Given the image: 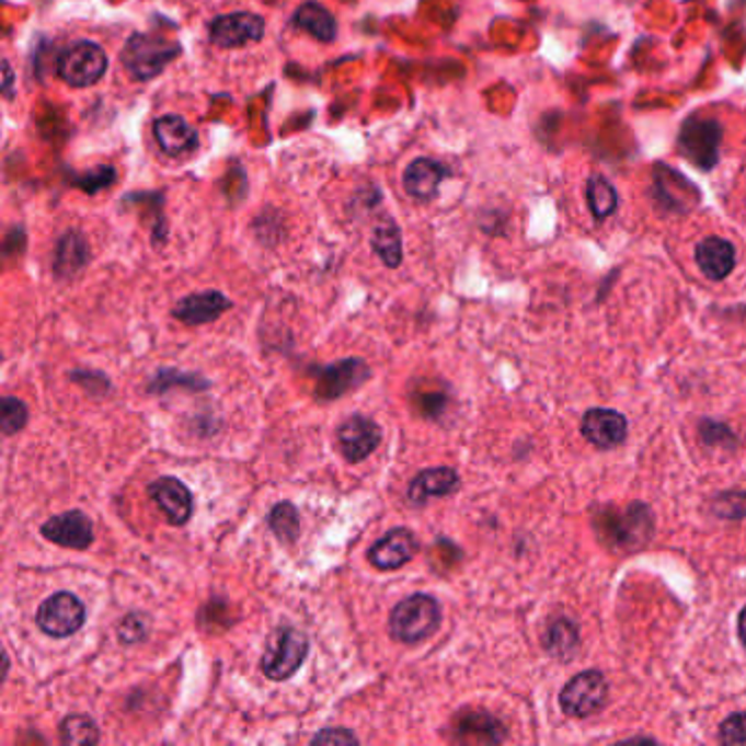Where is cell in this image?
<instances>
[{
	"label": "cell",
	"instance_id": "1",
	"mask_svg": "<svg viewBox=\"0 0 746 746\" xmlns=\"http://www.w3.org/2000/svg\"><path fill=\"white\" fill-rule=\"evenodd\" d=\"M440 620L438 600L427 594H414L392 609L390 635L401 644H418L438 631Z\"/></svg>",
	"mask_w": 746,
	"mask_h": 746
},
{
	"label": "cell",
	"instance_id": "2",
	"mask_svg": "<svg viewBox=\"0 0 746 746\" xmlns=\"http://www.w3.org/2000/svg\"><path fill=\"white\" fill-rule=\"evenodd\" d=\"M177 53L180 44L173 39L151 33H134L120 50V61L134 79L147 81L158 77L177 57Z\"/></svg>",
	"mask_w": 746,
	"mask_h": 746
},
{
	"label": "cell",
	"instance_id": "3",
	"mask_svg": "<svg viewBox=\"0 0 746 746\" xmlns=\"http://www.w3.org/2000/svg\"><path fill=\"white\" fill-rule=\"evenodd\" d=\"M313 397L322 403L337 401L348 392L361 388L370 379V366L359 357H346L335 364L313 366Z\"/></svg>",
	"mask_w": 746,
	"mask_h": 746
},
{
	"label": "cell",
	"instance_id": "4",
	"mask_svg": "<svg viewBox=\"0 0 746 746\" xmlns=\"http://www.w3.org/2000/svg\"><path fill=\"white\" fill-rule=\"evenodd\" d=\"M307 655H309L307 638L291 627H280L272 642L267 644V651L263 653L261 670L269 681H287L298 673Z\"/></svg>",
	"mask_w": 746,
	"mask_h": 746
},
{
	"label": "cell",
	"instance_id": "5",
	"mask_svg": "<svg viewBox=\"0 0 746 746\" xmlns=\"http://www.w3.org/2000/svg\"><path fill=\"white\" fill-rule=\"evenodd\" d=\"M107 70V55L94 42H74L57 57V74L72 88L96 83Z\"/></svg>",
	"mask_w": 746,
	"mask_h": 746
},
{
	"label": "cell",
	"instance_id": "6",
	"mask_svg": "<svg viewBox=\"0 0 746 746\" xmlns=\"http://www.w3.org/2000/svg\"><path fill=\"white\" fill-rule=\"evenodd\" d=\"M598 526L602 528V541H607L611 548L616 550H635L640 548L651 530H653V521H651V513L646 506H631L622 513H613L607 510L602 519H598Z\"/></svg>",
	"mask_w": 746,
	"mask_h": 746
},
{
	"label": "cell",
	"instance_id": "7",
	"mask_svg": "<svg viewBox=\"0 0 746 746\" xmlns=\"http://www.w3.org/2000/svg\"><path fill=\"white\" fill-rule=\"evenodd\" d=\"M35 622L44 635L64 640L74 635L83 627L85 607L74 594L57 592L39 605Z\"/></svg>",
	"mask_w": 746,
	"mask_h": 746
},
{
	"label": "cell",
	"instance_id": "8",
	"mask_svg": "<svg viewBox=\"0 0 746 746\" xmlns=\"http://www.w3.org/2000/svg\"><path fill=\"white\" fill-rule=\"evenodd\" d=\"M607 679L598 670L576 675L561 692V708L574 719H587L596 714L607 701Z\"/></svg>",
	"mask_w": 746,
	"mask_h": 746
},
{
	"label": "cell",
	"instance_id": "9",
	"mask_svg": "<svg viewBox=\"0 0 746 746\" xmlns=\"http://www.w3.org/2000/svg\"><path fill=\"white\" fill-rule=\"evenodd\" d=\"M421 550L416 535L408 528H394L386 532L370 550L368 563L381 572H394L408 565Z\"/></svg>",
	"mask_w": 746,
	"mask_h": 746
},
{
	"label": "cell",
	"instance_id": "10",
	"mask_svg": "<svg viewBox=\"0 0 746 746\" xmlns=\"http://www.w3.org/2000/svg\"><path fill=\"white\" fill-rule=\"evenodd\" d=\"M723 129L714 120H688L681 129L679 145L681 151L701 169H710L719 160Z\"/></svg>",
	"mask_w": 746,
	"mask_h": 746
},
{
	"label": "cell",
	"instance_id": "11",
	"mask_svg": "<svg viewBox=\"0 0 746 746\" xmlns=\"http://www.w3.org/2000/svg\"><path fill=\"white\" fill-rule=\"evenodd\" d=\"M381 427L364 414H353L337 429V443L351 464L364 462L381 445Z\"/></svg>",
	"mask_w": 746,
	"mask_h": 746
},
{
	"label": "cell",
	"instance_id": "12",
	"mask_svg": "<svg viewBox=\"0 0 746 746\" xmlns=\"http://www.w3.org/2000/svg\"><path fill=\"white\" fill-rule=\"evenodd\" d=\"M42 537L59 548L88 550L94 541L92 519L81 510H68L50 517L42 526Z\"/></svg>",
	"mask_w": 746,
	"mask_h": 746
},
{
	"label": "cell",
	"instance_id": "13",
	"mask_svg": "<svg viewBox=\"0 0 746 746\" xmlns=\"http://www.w3.org/2000/svg\"><path fill=\"white\" fill-rule=\"evenodd\" d=\"M451 741L458 745H500L506 730L493 714L484 710H464L451 723Z\"/></svg>",
	"mask_w": 746,
	"mask_h": 746
},
{
	"label": "cell",
	"instance_id": "14",
	"mask_svg": "<svg viewBox=\"0 0 746 746\" xmlns=\"http://www.w3.org/2000/svg\"><path fill=\"white\" fill-rule=\"evenodd\" d=\"M265 35V22L256 13H228L210 22V39L223 48H237L259 42Z\"/></svg>",
	"mask_w": 746,
	"mask_h": 746
},
{
	"label": "cell",
	"instance_id": "15",
	"mask_svg": "<svg viewBox=\"0 0 746 746\" xmlns=\"http://www.w3.org/2000/svg\"><path fill=\"white\" fill-rule=\"evenodd\" d=\"M147 493L171 526H184L193 517V493L180 480L160 478L149 484Z\"/></svg>",
	"mask_w": 746,
	"mask_h": 746
},
{
	"label": "cell",
	"instance_id": "16",
	"mask_svg": "<svg viewBox=\"0 0 746 746\" xmlns=\"http://www.w3.org/2000/svg\"><path fill=\"white\" fill-rule=\"evenodd\" d=\"M232 307V302L228 300V296H223L217 289H206L199 294H191L186 298H182L175 307H173V318L188 324V326H202V324H210L215 320H219L228 309Z\"/></svg>",
	"mask_w": 746,
	"mask_h": 746
},
{
	"label": "cell",
	"instance_id": "17",
	"mask_svg": "<svg viewBox=\"0 0 746 746\" xmlns=\"http://www.w3.org/2000/svg\"><path fill=\"white\" fill-rule=\"evenodd\" d=\"M583 434L592 445L613 449L627 438V418L616 410H592L583 418Z\"/></svg>",
	"mask_w": 746,
	"mask_h": 746
},
{
	"label": "cell",
	"instance_id": "18",
	"mask_svg": "<svg viewBox=\"0 0 746 746\" xmlns=\"http://www.w3.org/2000/svg\"><path fill=\"white\" fill-rule=\"evenodd\" d=\"M460 484V478L456 469L451 467H436L421 471L408 489V500L414 506H425L432 497H447L451 495Z\"/></svg>",
	"mask_w": 746,
	"mask_h": 746
},
{
	"label": "cell",
	"instance_id": "19",
	"mask_svg": "<svg viewBox=\"0 0 746 746\" xmlns=\"http://www.w3.org/2000/svg\"><path fill=\"white\" fill-rule=\"evenodd\" d=\"M697 263L708 278L723 280L736 267V250L727 239L708 237L697 245Z\"/></svg>",
	"mask_w": 746,
	"mask_h": 746
},
{
	"label": "cell",
	"instance_id": "20",
	"mask_svg": "<svg viewBox=\"0 0 746 746\" xmlns=\"http://www.w3.org/2000/svg\"><path fill=\"white\" fill-rule=\"evenodd\" d=\"M153 136L167 156H184L197 145V131L182 116L167 114L156 120Z\"/></svg>",
	"mask_w": 746,
	"mask_h": 746
},
{
	"label": "cell",
	"instance_id": "21",
	"mask_svg": "<svg viewBox=\"0 0 746 746\" xmlns=\"http://www.w3.org/2000/svg\"><path fill=\"white\" fill-rule=\"evenodd\" d=\"M445 175L447 171L443 164H438L432 158H418L405 169L403 186L408 195H412L414 199L427 202L438 193V186L445 180Z\"/></svg>",
	"mask_w": 746,
	"mask_h": 746
},
{
	"label": "cell",
	"instance_id": "22",
	"mask_svg": "<svg viewBox=\"0 0 746 746\" xmlns=\"http://www.w3.org/2000/svg\"><path fill=\"white\" fill-rule=\"evenodd\" d=\"M88 259H90V252H88L85 239L79 232L70 230L57 241L53 272L57 278H72L77 272L85 267Z\"/></svg>",
	"mask_w": 746,
	"mask_h": 746
},
{
	"label": "cell",
	"instance_id": "23",
	"mask_svg": "<svg viewBox=\"0 0 746 746\" xmlns=\"http://www.w3.org/2000/svg\"><path fill=\"white\" fill-rule=\"evenodd\" d=\"M296 26L311 33L320 42H333L337 35V22L329 9L318 2H302L294 15Z\"/></svg>",
	"mask_w": 746,
	"mask_h": 746
},
{
	"label": "cell",
	"instance_id": "24",
	"mask_svg": "<svg viewBox=\"0 0 746 746\" xmlns=\"http://www.w3.org/2000/svg\"><path fill=\"white\" fill-rule=\"evenodd\" d=\"M410 403L414 405V410L418 412V416L423 418H438L445 414L447 405H449V394L443 392L434 381L427 379H418L410 386Z\"/></svg>",
	"mask_w": 746,
	"mask_h": 746
},
{
	"label": "cell",
	"instance_id": "25",
	"mask_svg": "<svg viewBox=\"0 0 746 746\" xmlns=\"http://www.w3.org/2000/svg\"><path fill=\"white\" fill-rule=\"evenodd\" d=\"M173 388H186V390H193V392H204V390L210 388V381L204 379L202 375H195V372H180V370H173V368H162L147 383V392H151V394H167Z\"/></svg>",
	"mask_w": 746,
	"mask_h": 746
},
{
	"label": "cell",
	"instance_id": "26",
	"mask_svg": "<svg viewBox=\"0 0 746 746\" xmlns=\"http://www.w3.org/2000/svg\"><path fill=\"white\" fill-rule=\"evenodd\" d=\"M59 741H61V745L66 746H94L99 745L101 734H99L96 723L90 716H85V714H70L59 725Z\"/></svg>",
	"mask_w": 746,
	"mask_h": 746
},
{
	"label": "cell",
	"instance_id": "27",
	"mask_svg": "<svg viewBox=\"0 0 746 746\" xmlns=\"http://www.w3.org/2000/svg\"><path fill=\"white\" fill-rule=\"evenodd\" d=\"M372 250L388 267H399L403 261V245L399 228L392 221H386L372 232Z\"/></svg>",
	"mask_w": 746,
	"mask_h": 746
},
{
	"label": "cell",
	"instance_id": "28",
	"mask_svg": "<svg viewBox=\"0 0 746 746\" xmlns=\"http://www.w3.org/2000/svg\"><path fill=\"white\" fill-rule=\"evenodd\" d=\"M269 530L276 535L280 543H296L300 535V515L298 508L291 502H280L272 508L267 517Z\"/></svg>",
	"mask_w": 746,
	"mask_h": 746
},
{
	"label": "cell",
	"instance_id": "29",
	"mask_svg": "<svg viewBox=\"0 0 746 746\" xmlns=\"http://www.w3.org/2000/svg\"><path fill=\"white\" fill-rule=\"evenodd\" d=\"M576 649H578V631L574 622L556 620L548 631V651L559 659H567L574 655Z\"/></svg>",
	"mask_w": 746,
	"mask_h": 746
},
{
	"label": "cell",
	"instance_id": "30",
	"mask_svg": "<svg viewBox=\"0 0 746 746\" xmlns=\"http://www.w3.org/2000/svg\"><path fill=\"white\" fill-rule=\"evenodd\" d=\"M587 199H589V208L594 210L596 217H607L618 208V193L616 188L602 180V177H592L589 186H587Z\"/></svg>",
	"mask_w": 746,
	"mask_h": 746
},
{
	"label": "cell",
	"instance_id": "31",
	"mask_svg": "<svg viewBox=\"0 0 746 746\" xmlns=\"http://www.w3.org/2000/svg\"><path fill=\"white\" fill-rule=\"evenodd\" d=\"M199 627L208 633H221L232 627L230 602L223 598H210L199 611Z\"/></svg>",
	"mask_w": 746,
	"mask_h": 746
},
{
	"label": "cell",
	"instance_id": "32",
	"mask_svg": "<svg viewBox=\"0 0 746 746\" xmlns=\"http://www.w3.org/2000/svg\"><path fill=\"white\" fill-rule=\"evenodd\" d=\"M0 427L4 436H15L18 432L24 429L26 421H28V408L24 401H20L18 397H2L0 403Z\"/></svg>",
	"mask_w": 746,
	"mask_h": 746
},
{
	"label": "cell",
	"instance_id": "33",
	"mask_svg": "<svg viewBox=\"0 0 746 746\" xmlns=\"http://www.w3.org/2000/svg\"><path fill=\"white\" fill-rule=\"evenodd\" d=\"M116 635H118V642L125 646L140 644L149 635V620L140 613H129L118 622Z\"/></svg>",
	"mask_w": 746,
	"mask_h": 746
},
{
	"label": "cell",
	"instance_id": "34",
	"mask_svg": "<svg viewBox=\"0 0 746 746\" xmlns=\"http://www.w3.org/2000/svg\"><path fill=\"white\" fill-rule=\"evenodd\" d=\"M68 379L79 383L83 390H88L94 397H103L112 388L110 379L103 372H96V370H72V372H68Z\"/></svg>",
	"mask_w": 746,
	"mask_h": 746
},
{
	"label": "cell",
	"instance_id": "35",
	"mask_svg": "<svg viewBox=\"0 0 746 746\" xmlns=\"http://www.w3.org/2000/svg\"><path fill=\"white\" fill-rule=\"evenodd\" d=\"M458 559H460V550L447 539H438L432 548V554H429V563L436 572L454 567L458 563Z\"/></svg>",
	"mask_w": 746,
	"mask_h": 746
},
{
	"label": "cell",
	"instance_id": "36",
	"mask_svg": "<svg viewBox=\"0 0 746 746\" xmlns=\"http://www.w3.org/2000/svg\"><path fill=\"white\" fill-rule=\"evenodd\" d=\"M716 515L725 519H745L746 517V493H727L721 495L714 504Z\"/></svg>",
	"mask_w": 746,
	"mask_h": 746
},
{
	"label": "cell",
	"instance_id": "37",
	"mask_svg": "<svg viewBox=\"0 0 746 746\" xmlns=\"http://www.w3.org/2000/svg\"><path fill=\"white\" fill-rule=\"evenodd\" d=\"M723 745H746V714H734L721 725L719 734Z\"/></svg>",
	"mask_w": 746,
	"mask_h": 746
},
{
	"label": "cell",
	"instance_id": "38",
	"mask_svg": "<svg viewBox=\"0 0 746 746\" xmlns=\"http://www.w3.org/2000/svg\"><path fill=\"white\" fill-rule=\"evenodd\" d=\"M313 745H357V736L346 727H326L313 736Z\"/></svg>",
	"mask_w": 746,
	"mask_h": 746
},
{
	"label": "cell",
	"instance_id": "39",
	"mask_svg": "<svg viewBox=\"0 0 746 746\" xmlns=\"http://www.w3.org/2000/svg\"><path fill=\"white\" fill-rule=\"evenodd\" d=\"M85 180H79L77 184L88 191V193H96L99 188H105L114 182V169L112 167H99L94 171H90L88 175H83Z\"/></svg>",
	"mask_w": 746,
	"mask_h": 746
},
{
	"label": "cell",
	"instance_id": "40",
	"mask_svg": "<svg viewBox=\"0 0 746 746\" xmlns=\"http://www.w3.org/2000/svg\"><path fill=\"white\" fill-rule=\"evenodd\" d=\"M11 79H13V74H11V68H9V64L4 61V83H2V90H4V94L9 96V90H11Z\"/></svg>",
	"mask_w": 746,
	"mask_h": 746
},
{
	"label": "cell",
	"instance_id": "41",
	"mask_svg": "<svg viewBox=\"0 0 746 746\" xmlns=\"http://www.w3.org/2000/svg\"><path fill=\"white\" fill-rule=\"evenodd\" d=\"M738 629H741V640H743V644L746 646V607L745 611L741 613V627Z\"/></svg>",
	"mask_w": 746,
	"mask_h": 746
}]
</instances>
